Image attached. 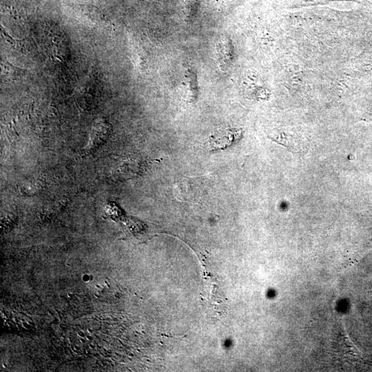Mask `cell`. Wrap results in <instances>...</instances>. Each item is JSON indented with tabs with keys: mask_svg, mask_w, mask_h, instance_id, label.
<instances>
[{
	"mask_svg": "<svg viewBox=\"0 0 372 372\" xmlns=\"http://www.w3.org/2000/svg\"><path fill=\"white\" fill-rule=\"evenodd\" d=\"M240 135V131L234 129H222L216 131L209 138V148L212 151L225 149L234 143Z\"/></svg>",
	"mask_w": 372,
	"mask_h": 372,
	"instance_id": "6da1fadb",
	"label": "cell"
},
{
	"mask_svg": "<svg viewBox=\"0 0 372 372\" xmlns=\"http://www.w3.org/2000/svg\"><path fill=\"white\" fill-rule=\"evenodd\" d=\"M341 342L339 343V346L342 347L340 348L339 350L336 351L338 352V354H340L342 353L343 356H347L349 359L352 360L353 361H364L363 355L360 352L359 349L354 346V343L351 342L350 339L347 337H344V339H341Z\"/></svg>",
	"mask_w": 372,
	"mask_h": 372,
	"instance_id": "7a4b0ae2",
	"label": "cell"
}]
</instances>
